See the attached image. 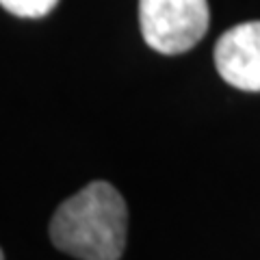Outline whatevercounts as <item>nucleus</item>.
<instances>
[{
    "label": "nucleus",
    "mask_w": 260,
    "mask_h": 260,
    "mask_svg": "<svg viewBox=\"0 0 260 260\" xmlns=\"http://www.w3.org/2000/svg\"><path fill=\"white\" fill-rule=\"evenodd\" d=\"M206 0H139L141 35L160 54L186 52L208 30Z\"/></svg>",
    "instance_id": "obj_2"
},
{
    "label": "nucleus",
    "mask_w": 260,
    "mask_h": 260,
    "mask_svg": "<svg viewBox=\"0 0 260 260\" xmlns=\"http://www.w3.org/2000/svg\"><path fill=\"white\" fill-rule=\"evenodd\" d=\"M0 260H5V254H3V249H0Z\"/></svg>",
    "instance_id": "obj_5"
},
{
    "label": "nucleus",
    "mask_w": 260,
    "mask_h": 260,
    "mask_svg": "<svg viewBox=\"0 0 260 260\" xmlns=\"http://www.w3.org/2000/svg\"><path fill=\"white\" fill-rule=\"evenodd\" d=\"M215 68L228 85L260 91V22H243L219 37Z\"/></svg>",
    "instance_id": "obj_3"
},
{
    "label": "nucleus",
    "mask_w": 260,
    "mask_h": 260,
    "mask_svg": "<svg viewBox=\"0 0 260 260\" xmlns=\"http://www.w3.org/2000/svg\"><path fill=\"white\" fill-rule=\"evenodd\" d=\"M59 0H0L3 9L18 18H44L50 13Z\"/></svg>",
    "instance_id": "obj_4"
},
{
    "label": "nucleus",
    "mask_w": 260,
    "mask_h": 260,
    "mask_svg": "<svg viewBox=\"0 0 260 260\" xmlns=\"http://www.w3.org/2000/svg\"><path fill=\"white\" fill-rule=\"evenodd\" d=\"M128 208L121 193L104 180L89 182L54 210L50 239L78 260H119L126 249Z\"/></svg>",
    "instance_id": "obj_1"
}]
</instances>
